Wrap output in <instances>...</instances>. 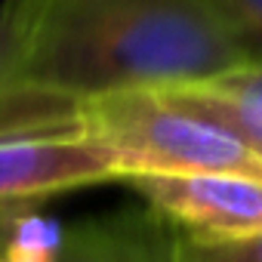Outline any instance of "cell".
I'll list each match as a JSON object with an SVG mask.
<instances>
[{"mask_svg": "<svg viewBox=\"0 0 262 262\" xmlns=\"http://www.w3.org/2000/svg\"><path fill=\"white\" fill-rule=\"evenodd\" d=\"M28 19L25 77L86 99L198 80L247 53L201 0H19Z\"/></svg>", "mask_w": 262, "mask_h": 262, "instance_id": "obj_1", "label": "cell"}, {"mask_svg": "<svg viewBox=\"0 0 262 262\" xmlns=\"http://www.w3.org/2000/svg\"><path fill=\"white\" fill-rule=\"evenodd\" d=\"M77 114L80 133L111 155L117 179L133 173H237L262 179V155L182 111L161 90L136 86L86 96L77 99Z\"/></svg>", "mask_w": 262, "mask_h": 262, "instance_id": "obj_2", "label": "cell"}, {"mask_svg": "<svg viewBox=\"0 0 262 262\" xmlns=\"http://www.w3.org/2000/svg\"><path fill=\"white\" fill-rule=\"evenodd\" d=\"M120 185L188 237L262 234V179L237 173H133Z\"/></svg>", "mask_w": 262, "mask_h": 262, "instance_id": "obj_3", "label": "cell"}, {"mask_svg": "<svg viewBox=\"0 0 262 262\" xmlns=\"http://www.w3.org/2000/svg\"><path fill=\"white\" fill-rule=\"evenodd\" d=\"M114 179L111 155L83 133L0 142V225L56 194Z\"/></svg>", "mask_w": 262, "mask_h": 262, "instance_id": "obj_4", "label": "cell"}, {"mask_svg": "<svg viewBox=\"0 0 262 262\" xmlns=\"http://www.w3.org/2000/svg\"><path fill=\"white\" fill-rule=\"evenodd\" d=\"M28 19L19 0H0V142L80 133L77 99L25 77Z\"/></svg>", "mask_w": 262, "mask_h": 262, "instance_id": "obj_5", "label": "cell"}, {"mask_svg": "<svg viewBox=\"0 0 262 262\" xmlns=\"http://www.w3.org/2000/svg\"><path fill=\"white\" fill-rule=\"evenodd\" d=\"M40 262H179V234L148 210H123L62 228Z\"/></svg>", "mask_w": 262, "mask_h": 262, "instance_id": "obj_6", "label": "cell"}, {"mask_svg": "<svg viewBox=\"0 0 262 262\" xmlns=\"http://www.w3.org/2000/svg\"><path fill=\"white\" fill-rule=\"evenodd\" d=\"M173 105L216 126L253 155H262V68L241 62L225 71L158 86Z\"/></svg>", "mask_w": 262, "mask_h": 262, "instance_id": "obj_7", "label": "cell"}, {"mask_svg": "<svg viewBox=\"0 0 262 262\" xmlns=\"http://www.w3.org/2000/svg\"><path fill=\"white\" fill-rule=\"evenodd\" d=\"M207 13L253 56H262V0H201Z\"/></svg>", "mask_w": 262, "mask_h": 262, "instance_id": "obj_8", "label": "cell"}, {"mask_svg": "<svg viewBox=\"0 0 262 262\" xmlns=\"http://www.w3.org/2000/svg\"><path fill=\"white\" fill-rule=\"evenodd\" d=\"M179 262H262V234H250V237L179 234Z\"/></svg>", "mask_w": 262, "mask_h": 262, "instance_id": "obj_9", "label": "cell"}]
</instances>
